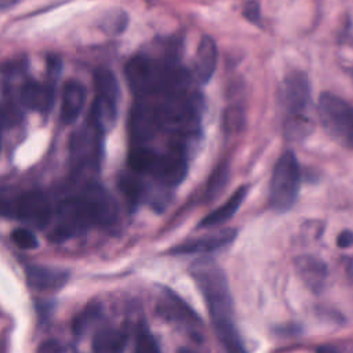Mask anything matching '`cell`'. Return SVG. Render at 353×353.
<instances>
[{"label":"cell","mask_w":353,"mask_h":353,"mask_svg":"<svg viewBox=\"0 0 353 353\" xmlns=\"http://www.w3.org/2000/svg\"><path fill=\"white\" fill-rule=\"evenodd\" d=\"M192 279L201 291L215 334L225 353H247L233 320V303L225 272L210 258H200L190 266Z\"/></svg>","instance_id":"6da1fadb"},{"label":"cell","mask_w":353,"mask_h":353,"mask_svg":"<svg viewBox=\"0 0 353 353\" xmlns=\"http://www.w3.org/2000/svg\"><path fill=\"white\" fill-rule=\"evenodd\" d=\"M116 218L117 205L113 197L103 188L91 183L59 201L51 239L62 241L90 228L112 225Z\"/></svg>","instance_id":"7a4b0ae2"},{"label":"cell","mask_w":353,"mask_h":353,"mask_svg":"<svg viewBox=\"0 0 353 353\" xmlns=\"http://www.w3.org/2000/svg\"><path fill=\"white\" fill-rule=\"evenodd\" d=\"M125 77L137 98L193 88L190 74L174 58L134 57L125 66Z\"/></svg>","instance_id":"3957f363"},{"label":"cell","mask_w":353,"mask_h":353,"mask_svg":"<svg viewBox=\"0 0 353 353\" xmlns=\"http://www.w3.org/2000/svg\"><path fill=\"white\" fill-rule=\"evenodd\" d=\"M0 215L43 228L52 216L50 199L39 190H0Z\"/></svg>","instance_id":"277c9868"},{"label":"cell","mask_w":353,"mask_h":353,"mask_svg":"<svg viewBox=\"0 0 353 353\" xmlns=\"http://www.w3.org/2000/svg\"><path fill=\"white\" fill-rule=\"evenodd\" d=\"M299 185L301 170L298 160L291 150H287L279 157L270 178L269 201L272 208L277 212L288 211L298 197Z\"/></svg>","instance_id":"5b68a950"},{"label":"cell","mask_w":353,"mask_h":353,"mask_svg":"<svg viewBox=\"0 0 353 353\" xmlns=\"http://www.w3.org/2000/svg\"><path fill=\"white\" fill-rule=\"evenodd\" d=\"M95 99L91 108L90 120L103 134L110 130L117 117L120 88L117 79L108 69H98L94 77Z\"/></svg>","instance_id":"8992f818"},{"label":"cell","mask_w":353,"mask_h":353,"mask_svg":"<svg viewBox=\"0 0 353 353\" xmlns=\"http://www.w3.org/2000/svg\"><path fill=\"white\" fill-rule=\"evenodd\" d=\"M319 117L328 134L343 146L353 149V105L324 92L319 98Z\"/></svg>","instance_id":"52a82bcc"},{"label":"cell","mask_w":353,"mask_h":353,"mask_svg":"<svg viewBox=\"0 0 353 353\" xmlns=\"http://www.w3.org/2000/svg\"><path fill=\"white\" fill-rule=\"evenodd\" d=\"M102 132L91 120L80 127L70 139V159L77 170L97 168L99 161Z\"/></svg>","instance_id":"ba28073f"},{"label":"cell","mask_w":353,"mask_h":353,"mask_svg":"<svg viewBox=\"0 0 353 353\" xmlns=\"http://www.w3.org/2000/svg\"><path fill=\"white\" fill-rule=\"evenodd\" d=\"M281 105L288 117L305 116L310 102V84L303 72H291L281 83Z\"/></svg>","instance_id":"9c48e42d"},{"label":"cell","mask_w":353,"mask_h":353,"mask_svg":"<svg viewBox=\"0 0 353 353\" xmlns=\"http://www.w3.org/2000/svg\"><path fill=\"white\" fill-rule=\"evenodd\" d=\"M54 99L55 91L50 83L28 80L22 84L19 91V101L22 106L39 113L50 112L54 105Z\"/></svg>","instance_id":"30bf717a"},{"label":"cell","mask_w":353,"mask_h":353,"mask_svg":"<svg viewBox=\"0 0 353 353\" xmlns=\"http://www.w3.org/2000/svg\"><path fill=\"white\" fill-rule=\"evenodd\" d=\"M87 101L85 87L76 80L65 84L61 98V121L63 124H73L83 112Z\"/></svg>","instance_id":"8fae6325"},{"label":"cell","mask_w":353,"mask_h":353,"mask_svg":"<svg viewBox=\"0 0 353 353\" xmlns=\"http://www.w3.org/2000/svg\"><path fill=\"white\" fill-rule=\"evenodd\" d=\"M237 232L234 229H223L211 234H205L193 240L183 241L176 247L171 248L172 254H196V252H211L218 250L234 240Z\"/></svg>","instance_id":"7c38bea8"},{"label":"cell","mask_w":353,"mask_h":353,"mask_svg":"<svg viewBox=\"0 0 353 353\" xmlns=\"http://www.w3.org/2000/svg\"><path fill=\"white\" fill-rule=\"evenodd\" d=\"M218 62V50L215 41L210 36H203L194 57V74L203 84L208 83L214 76Z\"/></svg>","instance_id":"4fadbf2b"},{"label":"cell","mask_w":353,"mask_h":353,"mask_svg":"<svg viewBox=\"0 0 353 353\" xmlns=\"http://www.w3.org/2000/svg\"><path fill=\"white\" fill-rule=\"evenodd\" d=\"M28 283L32 288L39 291H55L59 290L68 280L65 270L32 265L26 269Z\"/></svg>","instance_id":"5bb4252c"},{"label":"cell","mask_w":353,"mask_h":353,"mask_svg":"<svg viewBox=\"0 0 353 353\" xmlns=\"http://www.w3.org/2000/svg\"><path fill=\"white\" fill-rule=\"evenodd\" d=\"M161 313L174 321H178L189 328H193V331L196 330V325L200 324V320L196 316V313L192 312V309L170 290H165L164 302L161 305Z\"/></svg>","instance_id":"9a60e30c"},{"label":"cell","mask_w":353,"mask_h":353,"mask_svg":"<svg viewBox=\"0 0 353 353\" xmlns=\"http://www.w3.org/2000/svg\"><path fill=\"white\" fill-rule=\"evenodd\" d=\"M248 188L247 186H240L228 200L226 203H223L221 207L215 208L214 211H211L207 216H204L200 223L199 228H210V226H218L226 221H229L240 208V205L243 204L245 196H247Z\"/></svg>","instance_id":"2e32d148"},{"label":"cell","mask_w":353,"mask_h":353,"mask_svg":"<svg viewBox=\"0 0 353 353\" xmlns=\"http://www.w3.org/2000/svg\"><path fill=\"white\" fill-rule=\"evenodd\" d=\"M127 343L124 331L114 327H105L99 330L92 339L94 353H123Z\"/></svg>","instance_id":"e0dca14e"},{"label":"cell","mask_w":353,"mask_h":353,"mask_svg":"<svg viewBox=\"0 0 353 353\" xmlns=\"http://www.w3.org/2000/svg\"><path fill=\"white\" fill-rule=\"evenodd\" d=\"M298 269L303 280L309 285L317 288L323 284V280L325 277V266L317 258L301 256L298 262Z\"/></svg>","instance_id":"ac0fdd59"},{"label":"cell","mask_w":353,"mask_h":353,"mask_svg":"<svg viewBox=\"0 0 353 353\" xmlns=\"http://www.w3.org/2000/svg\"><path fill=\"white\" fill-rule=\"evenodd\" d=\"M228 176H229V168L226 164L219 165L214 171L212 176L210 178V181L207 183V189H205V194L208 199L216 197L223 190V188L228 183Z\"/></svg>","instance_id":"d6986e66"},{"label":"cell","mask_w":353,"mask_h":353,"mask_svg":"<svg viewBox=\"0 0 353 353\" xmlns=\"http://www.w3.org/2000/svg\"><path fill=\"white\" fill-rule=\"evenodd\" d=\"M11 240L14 244L22 250H33L39 245L36 234L26 228H17L11 233Z\"/></svg>","instance_id":"ffe728a7"},{"label":"cell","mask_w":353,"mask_h":353,"mask_svg":"<svg viewBox=\"0 0 353 353\" xmlns=\"http://www.w3.org/2000/svg\"><path fill=\"white\" fill-rule=\"evenodd\" d=\"M135 353H160V349L154 338L150 335V332L145 327H141L137 332Z\"/></svg>","instance_id":"44dd1931"},{"label":"cell","mask_w":353,"mask_h":353,"mask_svg":"<svg viewBox=\"0 0 353 353\" xmlns=\"http://www.w3.org/2000/svg\"><path fill=\"white\" fill-rule=\"evenodd\" d=\"M99 316V307L90 305L88 307H85V310H83L73 323V331L76 334H81L84 332Z\"/></svg>","instance_id":"7402d4cb"},{"label":"cell","mask_w":353,"mask_h":353,"mask_svg":"<svg viewBox=\"0 0 353 353\" xmlns=\"http://www.w3.org/2000/svg\"><path fill=\"white\" fill-rule=\"evenodd\" d=\"M36 353H63V347L58 341H44L37 347Z\"/></svg>","instance_id":"603a6c76"},{"label":"cell","mask_w":353,"mask_h":353,"mask_svg":"<svg viewBox=\"0 0 353 353\" xmlns=\"http://www.w3.org/2000/svg\"><path fill=\"white\" fill-rule=\"evenodd\" d=\"M336 245L341 248H349L353 245V232L342 230L336 237Z\"/></svg>","instance_id":"cb8c5ba5"},{"label":"cell","mask_w":353,"mask_h":353,"mask_svg":"<svg viewBox=\"0 0 353 353\" xmlns=\"http://www.w3.org/2000/svg\"><path fill=\"white\" fill-rule=\"evenodd\" d=\"M244 15L251 22H258L259 21V6H258V3L256 1L247 3L245 10H244Z\"/></svg>","instance_id":"d4e9b609"},{"label":"cell","mask_w":353,"mask_h":353,"mask_svg":"<svg viewBox=\"0 0 353 353\" xmlns=\"http://www.w3.org/2000/svg\"><path fill=\"white\" fill-rule=\"evenodd\" d=\"M18 0H0V11H4L10 7H12Z\"/></svg>","instance_id":"484cf974"},{"label":"cell","mask_w":353,"mask_h":353,"mask_svg":"<svg viewBox=\"0 0 353 353\" xmlns=\"http://www.w3.org/2000/svg\"><path fill=\"white\" fill-rule=\"evenodd\" d=\"M317 353H339V352L332 346H321L317 349Z\"/></svg>","instance_id":"4316f807"},{"label":"cell","mask_w":353,"mask_h":353,"mask_svg":"<svg viewBox=\"0 0 353 353\" xmlns=\"http://www.w3.org/2000/svg\"><path fill=\"white\" fill-rule=\"evenodd\" d=\"M178 353H196V352H193V350H190V349H186V347H181V349L178 350Z\"/></svg>","instance_id":"83f0119b"},{"label":"cell","mask_w":353,"mask_h":353,"mask_svg":"<svg viewBox=\"0 0 353 353\" xmlns=\"http://www.w3.org/2000/svg\"><path fill=\"white\" fill-rule=\"evenodd\" d=\"M1 127H3V114L0 110V146H1Z\"/></svg>","instance_id":"f1b7e54d"}]
</instances>
